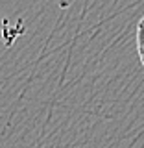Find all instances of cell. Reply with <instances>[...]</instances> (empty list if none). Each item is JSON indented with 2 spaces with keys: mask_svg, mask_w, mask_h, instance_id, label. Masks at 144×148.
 <instances>
[{
  "mask_svg": "<svg viewBox=\"0 0 144 148\" xmlns=\"http://www.w3.org/2000/svg\"><path fill=\"white\" fill-rule=\"evenodd\" d=\"M137 54L141 59V65L144 67V15L137 24Z\"/></svg>",
  "mask_w": 144,
  "mask_h": 148,
  "instance_id": "1",
  "label": "cell"
}]
</instances>
